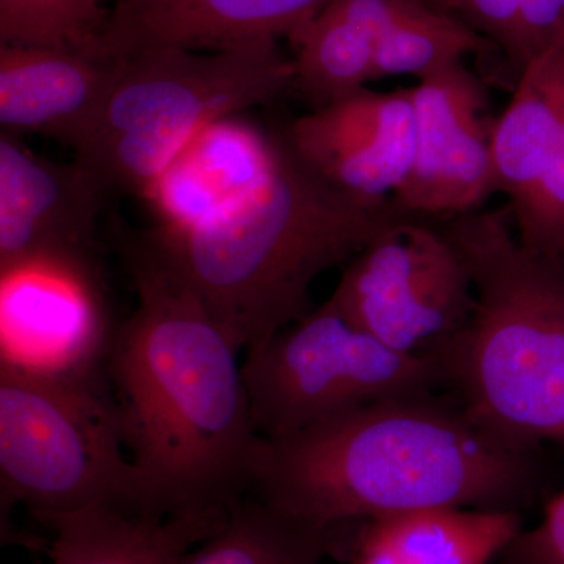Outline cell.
I'll return each mask as SVG.
<instances>
[{"instance_id": "obj_6", "label": "cell", "mask_w": 564, "mask_h": 564, "mask_svg": "<svg viewBox=\"0 0 564 564\" xmlns=\"http://www.w3.org/2000/svg\"><path fill=\"white\" fill-rule=\"evenodd\" d=\"M2 514L22 505L43 524L113 508L162 514L133 463L113 393L82 378L0 369Z\"/></svg>"}, {"instance_id": "obj_15", "label": "cell", "mask_w": 564, "mask_h": 564, "mask_svg": "<svg viewBox=\"0 0 564 564\" xmlns=\"http://www.w3.org/2000/svg\"><path fill=\"white\" fill-rule=\"evenodd\" d=\"M117 58L74 47L0 46V132L73 147L109 88Z\"/></svg>"}, {"instance_id": "obj_8", "label": "cell", "mask_w": 564, "mask_h": 564, "mask_svg": "<svg viewBox=\"0 0 564 564\" xmlns=\"http://www.w3.org/2000/svg\"><path fill=\"white\" fill-rule=\"evenodd\" d=\"M332 299L378 340L408 355H434L475 307L473 278L443 229L404 214L345 267Z\"/></svg>"}, {"instance_id": "obj_14", "label": "cell", "mask_w": 564, "mask_h": 564, "mask_svg": "<svg viewBox=\"0 0 564 564\" xmlns=\"http://www.w3.org/2000/svg\"><path fill=\"white\" fill-rule=\"evenodd\" d=\"M281 131H267L240 115L204 128L141 198L158 226L187 229L221 214L261 187L281 151Z\"/></svg>"}, {"instance_id": "obj_26", "label": "cell", "mask_w": 564, "mask_h": 564, "mask_svg": "<svg viewBox=\"0 0 564 564\" xmlns=\"http://www.w3.org/2000/svg\"><path fill=\"white\" fill-rule=\"evenodd\" d=\"M101 2L104 3V6H107L110 7L113 6L115 2H117V0H101Z\"/></svg>"}, {"instance_id": "obj_23", "label": "cell", "mask_w": 564, "mask_h": 564, "mask_svg": "<svg viewBox=\"0 0 564 564\" xmlns=\"http://www.w3.org/2000/svg\"><path fill=\"white\" fill-rule=\"evenodd\" d=\"M430 2L454 14L464 24L491 41L510 66V74L516 85L524 70L519 0H430Z\"/></svg>"}, {"instance_id": "obj_1", "label": "cell", "mask_w": 564, "mask_h": 564, "mask_svg": "<svg viewBox=\"0 0 564 564\" xmlns=\"http://www.w3.org/2000/svg\"><path fill=\"white\" fill-rule=\"evenodd\" d=\"M121 251L137 304L106 361L129 454L162 514L229 507L261 444L240 350L143 232Z\"/></svg>"}, {"instance_id": "obj_4", "label": "cell", "mask_w": 564, "mask_h": 564, "mask_svg": "<svg viewBox=\"0 0 564 564\" xmlns=\"http://www.w3.org/2000/svg\"><path fill=\"white\" fill-rule=\"evenodd\" d=\"M513 210H473L441 226L475 292L466 326L436 352L478 425L516 447L564 443V262L513 236Z\"/></svg>"}, {"instance_id": "obj_25", "label": "cell", "mask_w": 564, "mask_h": 564, "mask_svg": "<svg viewBox=\"0 0 564 564\" xmlns=\"http://www.w3.org/2000/svg\"><path fill=\"white\" fill-rule=\"evenodd\" d=\"M524 68L564 35V0H519Z\"/></svg>"}, {"instance_id": "obj_10", "label": "cell", "mask_w": 564, "mask_h": 564, "mask_svg": "<svg viewBox=\"0 0 564 564\" xmlns=\"http://www.w3.org/2000/svg\"><path fill=\"white\" fill-rule=\"evenodd\" d=\"M0 369L36 377L95 375L111 337L98 267L33 262L0 272Z\"/></svg>"}, {"instance_id": "obj_20", "label": "cell", "mask_w": 564, "mask_h": 564, "mask_svg": "<svg viewBox=\"0 0 564 564\" xmlns=\"http://www.w3.org/2000/svg\"><path fill=\"white\" fill-rule=\"evenodd\" d=\"M496 52L491 41L430 0H403L378 41L373 82L399 76L419 80L467 55Z\"/></svg>"}, {"instance_id": "obj_17", "label": "cell", "mask_w": 564, "mask_h": 564, "mask_svg": "<svg viewBox=\"0 0 564 564\" xmlns=\"http://www.w3.org/2000/svg\"><path fill=\"white\" fill-rule=\"evenodd\" d=\"M403 0H332L291 41L295 84L313 109L373 82L378 41Z\"/></svg>"}, {"instance_id": "obj_7", "label": "cell", "mask_w": 564, "mask_h": 564, "mask_svg": "<svg viewBox=\"0 0 564 564\" xmlns=\"http://www.w3.org/2000/svg\"><path fill=\"white\" fill-rule=\"evenodd\" d=\"M242 367L252 422L267 440L445 383L436 356L393 350L333 299L247 350Z\"/></svg>"}, {"instance_id": "obj_11", "label": "cell", "mask_w": 564, "mask_h": 564, "mask_svg": "<svg viewBox=\"0 0 564 564\" xmlns=\"http://www.w3.org/2000/svg\"><path fill=\"white\" fill-rule=\"evenodd\" d=\"M110 193L80 162H55L0 132V272L33 262L96 265Z\"/></svg>"}, {"instance_id": "obj_5", "label": "cell", "mask_w": 564, "mask_h": 564, "mask_svg": "<svg viewBox=\"0 0 564 564\" xmlns=\"http://www.w3.org/2000/svg\"><path fill=\"white\" fill-rule=\"evenodd\" d=\"M115 58L109 88L70 147L110 195L143 196L204 128L270 104L295 84L292 57L274 39L220 51L148 47Z\"/></svg>"}, {"instance_id": "obj_22", "label": "cell", "mask_w": 564, "mask_h": 564, "mask_svg": "<svg viewBox=\"0 0 564 564\" xmlns=\"http://www.w3.org/2000/svg\"><path fill=\"white\" fill-rule=\"evenodd\" d=\"M511 210L524 247L564 262V132L541 180Z\"/></svg>"}, {"instance_id": "obj_18", "label": "cell", "mask_w": 564, "mask_h": 564, "mask_svg": "<svg viewBox=\"0 0 564 564\" xmlns=\"http://www.w3.org/2000/svg\"><path fill=\"white\" fill-rule=\"evenodd\" d=\"M492 137L496 192L519 206L541 180L564 132V35L522 70Z\"/></svg>"}, {"instance_id": "obj_24", "label": "cell", "mask_w": 564, "mask_h": 564, "mask_svg": "<svg viewBox=\"0 0 564 564\" xmlns=\"http://www.w3.org/2000/svg\"><path fill=\"white\" fill-rule=\"evenodd\" d=\"M503 555L505 564H564V492L547 505L541 524L522 530Z\"/></svg>"}, {"instance_id": "obj_21", "label": "cell", "mask_w": 564, "mask_h": 564, "mask_svg": "<svg viewBox=\"0 0 564 564\" xmlns=\"http://www.w3.org/2000/svg\"><path fill=\"white\" fill-rule=\"evenodd\" d=\"M109 13L101 0H0V46L93 50Z\"/></svg>"}, {"instance_id": "obj_9", "label": "cell", "mask_w": 564, "mask_h": 564, "mask_svg": "<svg viewBox=\"0 0 564 564\" xmlns=\"http://www.w3.org/2000/svg\"><path fill=\"white\" fill-rule=\"evenodd\" d=\"M417 143L413 170L393 203L423 218L480 209L496 193L485 85L464 63L445 66L411 88Z\"/></svg>"}, {"instance_id": "obj_12", "label": "cell", "mask_w": 564, "mask_h": 564, "mask_svg": "<svg viewBox=\"0 0 564 564\" xmlns=\"http://www.w3.org/2000/svg\"><path fill=\"white\" fill-rule=\"evenodd\" d=\"M284 131L315 173L361 202H391L413 170L417 129L411 88H361L296 118Z\"/></svg>"}, {"instance_id": "obj_13", "label": "cell", "mask_w": 564, "mask_h": 564, "mask_svg": "<svg viewBox=\"0 0 564 564\" xmlns=\"http://www.w3.org/2000/svg\"><path fill=\"white\" fill-rule=\"evenodd\" d=\"M332 0H117L95 51L120 57L148 47L220 51L292 41Z\"/></svg>"}, {"instance_id": "obj_16", "label": "cell", "mask_w": 564, "mask_h": 564, "mask_svg": "<svg viewBox=\"0 0 564 564\" xmlns=\"http://www.w3.org/2000/svg\"><path fill=\"white\" fill-rule=\"evenodd\" d=\"M228 508L170 516L99 508L62 516L47 524L51 564H176L220 529Z\"/></svg>"}, {"instance_id": "obj_2", "label": "cell", "mask_w": 564, "mask_h": 564, "mask_svg": "<svg viewBox=\"0 0 564 564\" xmlns=\"http://www.w3.org/2000/svg\"><path fill=\"white\" fill-rule=\"evenodd\" d=\"M536 481L533 451L425 393L261 437L250 494L296 518L339 527L437 508L519 511Z\"/></svg>"}, {"instance_id": "obj_3", "label": "cell", "mask_w": 564, "mask_h": 564, "mask_svg": "<svg viewBox=\"0 0 564 564\" xmlns=\"http://www.w3.org/2000/svg\"><path fill=\"white\" fill-rule=\"evenodd\" d=\"M281 135L272 174L242 202L192 228L143 231L240 351L306 317L315 280L406 214L334 187Z\"/></svg>"}, {"instance_id": "obj_19", "label": "cell", "mask_w": 564, "mask_h": 564, "mask_svg": "<svg viewBox=\"0 0 564 564\" xmlns=\"http://www.w3.org/2000/svg\"><path fill=\"white\" fill-rule=\"evenodd\" d=\"M362 524L322 525L254 494L234 500L217 532L176 564H326L350 560Z\"/></svg>"}]
</instances>
